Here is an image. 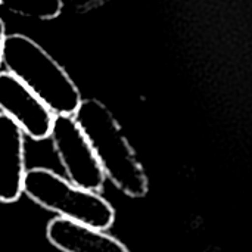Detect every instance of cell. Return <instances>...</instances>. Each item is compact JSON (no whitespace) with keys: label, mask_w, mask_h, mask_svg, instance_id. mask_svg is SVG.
Returning <instances> with one entry per match:
<instances>
[{"label":"cell","mask_w":252,"mask_h":252,"mask_svg":"<svg viewBox=\"0 0 252 252\" xmlns=\"http://www.w3.org/2000/svg\"><path fill=\"white\" fill-rule=\"evenodd\" d=\"M3 65L6 71L32 90L55 115H74L83 100L65 68L28 35H6Z\"/></svg>","instance_id":"2"},{"label":"cell","mask_w":252,"mask_h":252,"mask_svg":"<svg viewBox=\"0 0 252 252\" xmlns=\"http://www.w3.org/2000/svg\"><path fill=\"white\" fill-rule=\"evenodd\" d=\"M72 117L90 142L105 177L124 195L143 198L149 190L148 176L108 106L94 97L83 99Z\"/></svg>","instance_id":"1"},{"label":"cell","mask_w":252,"mask_h":252,"mask_svg":"<svg viewBox=\"0 0 252 252\" xmlns=\"http://www.w3.org/2000/svg\"><path fill=\"white\" fill-rule=\"evenodd\" d=\"M25 174L24 131L0 112V202L12 204L21 198Z\"/></svg>","instance_id":"6"},{"label":"cell","mask_w":252,"mask_h":252,"mask_svg":"<svg viewBox=\"0 0 252 252\" xmlns=\"http://www.w3.org/2000/svg\"><path fill=\"white\" fill-rule=\"evenodd\" d=\"M6 28L3 24V19L0 18V66L3 65V49H4V41H6Z\"/></svg>","instance_id":"9"},{"label":"cell","mask_w":252,"mask_h":252,"mask_svg":"<svg viewBox=\"0 0 252 252\" xmlns=\"http://www.w3.org/2000/svg\"><path fill=\"white\" fill-rule=\"evenodd\" d=\"M22 192L58 217L100 230H108L115 221V210L99 192L80 188L44 167L27 170Z\"/></svg>","instance_id":"3"},{"label":"cell","mask_w":252,"mask_h":252,"mask_svg":"<svg viewBox=\"0 0 252 252\" xmlns=\"http://www.w3.org/2000/svg\"><path fill=\"white\" fill-rule=\"evenodd\" d=\"M46 238L62 252H130L123 242L105 230L63 217L49 221Z\"/></svg>","instance_id":"7"},{"label":"cell","mask_w":252,"mask_h":252,"mask_svg":"<svg viewBox=\"0 0 252 252\" xmlns=\"http://www.w3.org/2000/svg\"><path fill=\"white\" fill-rule=\"evenodd\" d=\"M0 111L28 137L44 140L50 136L55 114L9 71H0Z\"/></svg>","instance_id":"5"},{"label":"cell","mask_w":252,"mask_h":252,"mask_svg":"<svg viewBox=\"0 0 252 252\" xmlns=\"http://www.w3.org/2000/svg\"><path fill=\"white\" fill-rule=\"evenodd\" d=\"M49 137L66 173V179L80 188L100 192L106 179L105 173L74 117L55 115Z\"/></svg>","instance_id":"4"},{"label":"cell","mask_w":252,"mask_h":252,"mask_svg":"<svg viewBox=\"0 0 252 252\" xmlns=\"http://www.w3.org/2000/svg\"><path fill=\"white\" fill-rule=\"evenodd\" d=\"M0 6L15 15L40 21L55 19L62 13V0H0Z\"/></svg>","instance_id":"8"}]
</instances>
